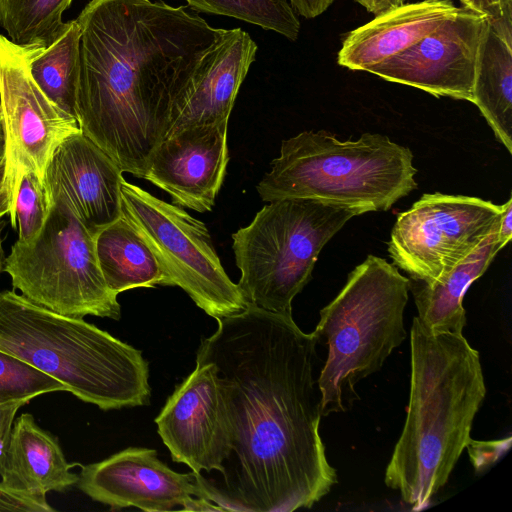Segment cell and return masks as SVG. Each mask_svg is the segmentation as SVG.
I'll list each match as a JSON object with an SVG mask.
<instances>
[{
  "instance_id": "obj_1",
  "label": "cell",
  "mask_w": 512,
  "mask_h": 512,
  "mask_svg": "<svg viewBox=\"0 0 512 512\" xmlns=\"http://www.w3.org/2000/svg\"><path fill=\"white\" fill-rule=\"evenodd\" d=\"M216 320L196 361L215 365L231 455L220 485L202 477L209 500L224 511L311 508L337 483L319 431L314 336L253 305Z\"/></svg>"
},
{
  "instance_id": "obj_2",
  "label": "cell",
  "mask_w": 512,
  "mask_h": 512,
  "mask_svg": "<svg viewBox=\"0 0 512 512\" xmlns=\"http://www.w3.org/2000/svg\"><path fill=\"white\" fill-rule=\"evenodd\" d=\"M186 8L162 0H90L76 18L79 128L138 178L227 31Z\"/></svg>"
},
{
  "instance_id": "obj_3",
  "label": "cell",
  "mask_w": 512,
  "mask_h": 512,
  "mask_svg": "<svg viewBox=\"0 0 512 512\" xmlns=\"http://www.w3.org/2000/svg\"><path fill=\"white\" fill-rule=\"evenodd\" d=\"M410 347L407 415L384 481L416 509L447 483L471 440L486 386L479 353L463 334L432 333L414 317Z\"/></svg>"
},
{
  "instance_id": "obj_4",
  "label": "cell",
  "mask_w": 512,
  "mask_h": 512,
  "mask_svg": "<svg viewBox=\"0 0 512 512\" xmlns=\"http://www.w3.org/2000/svg\"><path fill=\"white\" fill-rule=\"evenodd\" d=\"M0 350L102 410L150 403L149 368L140 350L83 318L53 312L14 291L0 293Z\"/></svg>"
},
{
  "instance_id": "obj_5",
  "label": "cell",
  "mask_w": 512,
  "mask_h": 512,
  "mask_svg": "<svg viewBox=\"0 0 512 512\" xmlns=\"http://www.w3.org/2000/svg\"><path fill=\"white\" fill-rule=\"evenodd\" d=\"M412 151L389 137L363 133L340 140L325 130L283 140L256 189L265 202L303 198L387 211L418 187Z\"/></svg>"
},
{
  "instance_id": "obj_6",
  "label": "cell",
  "mask_w": 512,
  "mask_h": 512,
  "mask_svg": "<svg viewBox=\"0 0 512 512\" xmlns=\"http://www.w3.org/2000/svg\"><path fill=\"white\" fill-rule=\"evenodd\" d=\"M408 292L409 278L395 265L368 255L320 310L312 335L327 349L317 378L322 416L345 411L353 401L355 385L379 371L405 340Z\"/></svg>"
},
{
  "instance_id": "obj_7",
  "label": "cell",
  "mask_w": 512,
  "mask_h": 512,
  "mask_svg": "<svg viewBox=\"0 0 512 512\" xmlns=\"http://www.w3.org/2000/svg\"><path fill=\"white\" fill-rule=\"evenodd\" d=\"M268 203L232 234L238 286L250 305L292 316V301L311 280L322 248L365 212L314 199Z\"/></svg>"
},
{
  "instance_id": "obj_8",
  "label": "cell",
  "mask_w": 512,
  "mask_h": 512,
  "mask_svg": "<svg viewBox=\"0 0 512 512\" xmlns=\"http://www.w3.org/2000/svg\"><path fill=\"white\" fill-rule=\"evenodd\" d=\"M49 214L30 243L16 241L3 271L31 302L61 315L119 320L117 294L100 271L95 236L61 194H49Z\"/></svg>"
},
{
  "instance_id": "obj_9",
  "label": "cell",
  "mask_w": 512,
  "mask_h": 512,
  "mask_svg": "<svg viewBox=\"0 0 512 512\" xmlns=\"http://www.w3.org/2000/svg\"><path fill=\"white\" fill-rule=\"evenodd\" d=\"M122 216L157 258L166 286H178L215 319L249 307L238 284L225 272L206 225L182 207L121 181Z\"/></svg>"
},
{
  "instance_id": "obj_10",
  "label": "cell",
  "mask_w": 512,
  "mask_h": 512,
  "mask_svg": "<svg viewBox=\"0 0 512 512\" xmlns=\"http://www.w3.org/2000/svg\"><path fill=\"white\" fill-rule=\"evenodd\" d=\"M500 213L501 205L479 197L423 194L398 214L388 254L409 278L439 281L495 230Z\"/></svg>"
},
{
  "instance_id": "obj_11",
  "label": "cell",
  "mask_w": 512,
  "mask_h": 512,
  "mask_svg": "<svg viewBox=\"0 0 512 512\" xmlns=\"http://www.w3.org/2000/svg\"><path fill=\"white\" fill-rule=\"evenodd\" d=\"M1 120L5 136V181L10 222L22 177L37 173L44 181L56 147L80 130L76 118L52 103L34 82L22 46L0 34Z\"/></svg>"
},
{
  "instance_id": "obj_12",
  "label": "cell",
  "mask_w": 512,
  "mask_h": 512,
  "mask_svg": "<svg viewBox=\"0 0 512 512\" xmlns=\"http://www.w3.org/2000/svg\"><path fill=\"white\" fill-rule=\"evenodd\" d=\"M487 26L486 15L457 7L417 43L365 72L436 98L473 102L478 53Z\"/></svg>"
},
{
  "instance_id": "obj_13",
  "label": "cell",
  "mask_w": 512,
  "mask_h": 512,
  "mask_svg": "<svg viewBox=\"0 0 512 512\" xmlns=\"http://www.w3.org/2000/svg\"><path fill=\"white\" fill-rule=\"evenodd\" d=\"M155 423L173 461L186 464L197 474H224L231 444L212 362L196 361L195 370L168 397Z\"/></svg>"
},
{
  "instance_id": "obj_14",
  "label": "cell",
  "mask_w": 512,
  "mask_h": 512,
  "mask_svg": "<svg viewBox=\"0 0 512 512\" xmlns=\"http://www.w3.org/2000/svg\"><path fill=\"white\" fill-rule=\"evenodd\" d=\"M78 488L111 509L136 507L164 512L206 491L195 472L179 473L159 460L155 449L129 447L100 462L80 465Z\"/></svg>"
},
{
  "instance_id": "obj_15",
  "label": "cell",
  "mask_w": 512,
  "mask_h": 512,
  "mask_svg": "<svg viewBox=\"0 0 512 512\" xmlns=\"http://www.w3.org/2000/svg\"><path fill=\"white\" fill-rule=\"evenodd\" d=\"M228 121L186 127L165 137L143 179L166 191L175 205L211 211L229 162Z\"/></svg>"
},
{
  "instance_id": "obj_16",
  "label": "cell",
  "mask_w": 512,
  "mask_h": 512,
  "mask_svg": "<svg viewBox=\"0 0 512 512\" xmlns=\"http://www.w3.org/2000/svg\"><path fill=\"white\" fill-rule=\"evenodd\" d=\"M119 165L81 131L54 150L45 171L47 194L66 198L85 227L97 233L122 216Z\"/></svg>"
},
{
  "instance_id": "obj_17",
  "label": "cell",
  "mask_w": 512,
  "mask_h": 512,
  "mask_svg": "<svg viewBox=\"0 0 512 512\" xmlns=\"http://www.w3.org/2000/svg\"><path fill=\"white\" fill-rule=\"evenodd\" d=\"M456 9L453 0H422L388 10L344 36L337 63L366 71L417 43Z\"/></svg>"
},
{
  "instance_id": "obj_18",
  "label": "cell",
  "mask_w": 512,
  "mask_h": 512,
  "mask_svg": "<svg viewBox=\"0 0 512 512\" xmlns=\"http://www.w3.org/2000/svg\"><path fill=\"white\" fill-rule=\"evenodd\" d=\"M257 49V44L246 31L227 29L211 64L167 123L163 139L186 127L229 120L239 88L255 61Z\"/></svg>"
},
{
  "instance_id": "obj_19",
  "label": "cell",
  "mask_w": 512,
  "mask_h": 512,
  "mask_svg": "<svg viewBox=\"0 0 512 512\" xmlns=\"http://www.w3.org/2000/svg\"><path fill=\"white\" fill-rule=\"evenodd\" d=\"M57 438L40 428L32 414L23 413L13 423L8 445L0 459V484L18 492L46 496L77 484Z\"/></svg>"
},
{
  "instance_id": "obj_20",
  "label": "cell",
  "mask_w": 512,
  "mask_h": 512,
  "mask_svg": "<svg viewBox=\"0 0 512 512\" xmlns=\"http://www.w3.org/2000/svg\"><path fill=\"white\" fill-rule=\"evenodd\" d=\"M501 249L496 227L471 255L441 280L428 283L409 278L418 321L432 333L463 334L466 325L464 295Z\"/></svg>"
},
{
  "instance_id": "obj_21",
  "label": "cell",
  "mask_w": 512,
  "mask_h": 512,
  "mask_svg": "<svg viewBox=\"0 0 512 512\" xmlns=\"http://www.w3.org/2000/svg\"><path fill=\"white\" fill-rule=\"evenodd\" d=\"M95 248L100 271L113 293L166 286L165 274L154 253L123 216L97 233Z\"/></svg>"
},
{
  "instance_id": "obj_22",
  "label": "cell",
  "mask_w": 512,
  "mask_h": 512,
  "mask_svg": "<svg viewBox=\"0 0 512 512\" xmlns=\"http://www.w3.org/2000/svg\"><path fill=\"white\" fill-rule=\"evenodd\" d=\"M472 103L512 154V44L501 39L489 23L479 48Z\"/></svg>"
},
{
  "instance_id": "obj_23",
  "label": "cell",
  "mask_w": 512,
  "mask_h": 512,
  "mask_svg": "<svg viewBox=\"0 0 512 512\" xmlns=\"http://www.w3.org/2000/svg\"><path fill=\"white\" fill-rule=\"evenodd\" d=\"M69 21L67 30L51 45L22 47L30 75L40 90L63 112L76 118L80 27L76 19Z\"/></svg>"
},
{
  "instance_id": "obj_24",
  "label": "cell",
  "mask_w": 512,
  "mask_h": 512,
  "mask_svg": "<svg viewBox=\"0 0 512 512\" xmlns=\"http://www.w3.org/2000/svg\"><path fill=\"white\" fill-rule=\"evenodd\" d=\"M72 0H0V27L19 46L47 47L68 28L62 15Z\"/></svg>"
},
{
  "instance_id": "obj_25",
  "label": "cell",
  "mask_w": 512,
  "mask_h": 512,
  "mask_svg": "<svg viewBox=\"0 0 512 512\" xmlns=\"http://www.w3.org/2000/svg\"><path fill=\"white\" fill-rule=\"evenodd\" d=\"M197 12L232 17L296 41L300 21L289 0H185Z\"/></svg>"
},
{
  "instance_id": "obj_26",
  "label": "cell",
  "mask_w": 512,
  "mask_h": 512,
  "mask_svg": "<svg viewBox=\"0 0 512 512\" xmlns=\"http://www.w3.org/2000/svg\"><path fill=\"white\" fill-rule=\"evenodd\" d=\"M67 388L28 362L0 350V406L28 403L34 397Z\"/></svg>"
},
{
  "instance_id": "obj_27",
  "label": "cell",
  "mask_w": 512,
  "mask_h": 512,
  "mask_svg": "<svg viewBox=\"0 0 512 512\" xmlns=\"http://www.w3.org/2000/svg\"><path fill=\"white\" fill-rule=\"evenodd\" d=\"M50 206L44 181L35 172L26 173L21 179L15 204L18 242L27 244L38 236Z\"/></svg>"
},
{
  "instance_id": "obj_28",
  "label": "cell",
  "mask_w": 512,
  "mask_h": 512,
  "mask_svg": "<svg viewBox=\"0 0 512 512\" xmlns=\"http://www.w3.org/2000/svg\"><path fill=\"white\" fill-rule=\"evenodd\" d=\"M463 6L487 16L497 31H512V0H460Z\"/></svg>"
},
{
  "instance_id": "obj_29",
  "label": "cell",
  "mask_w": 512,
  "mask_h": 512,
  "mask_svg": "<svg viewBox=\"0 0 512 512\" xmlns=\"http://www.w3.org/2000/svg\"><path fill=\"white\" fill-rule=\"evenodd\" d=\"M0 511L54 512L46 496L7 489L0 484Z\"/></svg>"
},
{
  "instance_id": "obj_30",
  "label": "cell",
  "mask_w": 512,
  "mask_h": 512,
  "mask_svg": "<svg viewBox=\"0 0 512 512\" xmlns=\"http://www.w3.org/2000/svg\"><path fill=\"white\" fill-rule=\"evenodd\" d=\"M511 437L497 441L470 440L466 446L470 461L476 471L481 472L495 463L510 447Z\"/></svg>"
},
{
  "instance_id": "obj_31",
  "label": "cell",
  "mask_w": 512,
  "mask_h": 512,
  "mask_svg": "<svg viewBox=\"0 0 512 512\" xmlns=\"http://www.w3.org/2000/svg\"><path fill=\"white\" fill-rule=\"evenodd\" d=\"M23 405L18 402L0 406V459L8 445L16 413Z\"/></svg>"
},
{
  "instance_id": "obj_32",
  "label": "cell",
  "mask_w": 512,
  "mask_h": 512,
  "mask_svg": "<svg viewBox=\"0 0 512 512\" xmlns=\"http://www.w3.org/2000/svg\"><path fill=\"white\" fill-rule=\"evenodd\" d=\"M293 9L306 19H313L323 14L334 0H289Z\"/></svg>"
},
{
  "instance_id": "obj_33",
  "label": "cell",
  "mask_w": 512,
  "mask_h": 512,
  "mask_svg": "<svg viewBox=\"0 0 512 512\" xmlns=\"http://www.w3.org/2000/svg\"><path fill=\"white\" fill-rule=\"evenodd\" d=\"M512 237V197L501 205V213L497 226V238L500 247H505Z\"/></svg>"
},
{
  "instance_id": "obj_34",
  "label": "cell",
  "mask_w": 512,
  "mask_h": 512,
  "mask_svg": "<svg viewBox=\"0 0 512 512\" xmlns=\"http://www.w3.org/2000/svg\"><path fill=\"white\" fill-rule=\"evenodd\" d=\"M375 16L394 9L410 0H354Z\"/></svg>"
},
{
  "instance_id": "obj_35",
  "label": "cell",
  "mask_w": 512,
  "mask_h": 512,
  "mask_svg": "<svg viewBox=\"0 0 512 512\" xmlns=\"http://www.w3.org/2000/svg\"><path fill=\"white\" fill-rule=\"evenodd\" d=\"M180 509L184 511H224L222 507L204 497H189Z\"/></svg>"
},
{
  "instance_id": "obj_36",
  "label": "cell",
  "mask_w": 512,
  "mask_h": 512,
  "mask_svg": "<svg viewBox=\"0 0 512 512\" xmlns=\"http://www.w3.org/2000/svg\"><path fill=\"white\" fill-rule=\"evenodd\" d=\"M10 205L8 191L5 181V157L0 162V219L5 215H9Z\"/></svg>"
},
{
  "instance_id": "obj_37",
  "label": "cell",
  "mask_w": 512,
  "mask_h": 512,
  "mask_svg": "<svg viewBox=\"0 0 512 512\" xmlns=\"http://www.w3.org/2000/svg\"><path fill=\"white\" fill-rule=\"evenodd\" d=\"M6 226V222L5 221H0V275H1V272L3 271L4 269V264H5V256H4V250H3V246H2V243H3V236H2V232L4 230Z\"/></svg>"
},
{
  "instance_id": "obj_38",
  "label": "cell",
  "mask_w": 512,
  "mask_h": 512,
  "mask_svg": "<svg viewBox=\"0 0 512 512\" xmlns=\"http://www.w3.org/2000/svg\"><path fill=\"white\" fill-rule=\"evenodd\" d=\"M0 119H1V88H0Z\"/></svg>"
}]
</instances>
